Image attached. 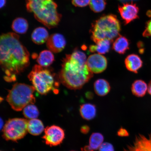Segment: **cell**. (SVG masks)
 <instances>
[{"instance_id": "obj_27", "label": "cell", "mask_w": 151, "mask_h": 151, "mask_svg": "<svg viewBox=\"0 0 151 151\" xmlns=\"http://www.w3.org/2000/svg\"><path fill=\"white\" fill-rule=\"evenodd\" d=\"M99 149V151H114L113 145L108 142L103 143Z\"/></svg>"}, {"instance_id": "obj_8", "label": "cell", "mask_w": 151, "mask_h": 151, "mask_svg": "<svg viewBox=\"0 0 151 151\" xmlns=\"http://www.w3.org/2000/svg\"><path fill=\"white\" fill-rule=\"evenodd\" d=\"M65 137V132L62 128L57 126L52 125L45 128V134L42 138L47 145L55 146L61 144Z\"/></svg>"}, {"instance_id": "obj_7", "label": "cell", "mask_w": 151, "mask_h": 151, "mask_svg": "<svg viewBox=\"0 0 151 151\" xmlns=\"http://www.w3.org/2000/svg\"><path fill=\"white\" fill-rule=\"evenodd\" d=\"M28 121L15 118L9 120L3 129V137L6 140L16 141L23 138L28 132Z\"/></svg>"}, {"instance_id": "obj_3", "label": "cell", "mask_w": 151, "mask_h": 151, "mask_svg": "<svg viewBox=\"0 0 151 151\" xmlns=\"http://www.w3.org/2000/svg\"><path fill=\"white\" fill-rule=\"evenodd\" d=\"M28 12L32 13L36 19L49 28L57 27L62 18L54 0H26Z\"/></svg>"}, {"instance_id": "obj_1", "label": "cell", "mask_w": 151, "mask_h": 151, "mask_svg": "<svg viewBox=\"0 0 151 151\" xmlns=\"http://www.w3.org/2000/svg\"><path fill=\"white\" fill-rule=\"evenodd\" d=\"M0 62L4 80L9 82L16 81L17 76L29 66V52L20 42L18 35L10 32L1 35Z\"/></svg>"}, {"instance_id": "obj_12", "label": "cell", "mask_w": 151, "mask_h": 151, "mask_svg": "<svg viewBox=\"0 0 151 151\" xmlns=\"http://www.w3.org/2000/svg\"><path fill=\"white\" fill-rule=\"evenodd\" d=\"M66 45V41L63 36L60 33L52 34L47 41V48L52 52L58 53L63 50Z\"/></svg>"}, {"instance_id": "obj_2", "label": "cell", "mask_w": 151, "mask_h": 151, "mask_svg": "<svg viewBox=\"0 0 151 151\" xmlns=\"http://www.w3.org/2000/svg\"><path fill=\"white\" fill-rule=\"evenodd\" d=\"M87 60L84 53L77 49L66 55L58 75L60 82L70 89L82 88L93 76L87 65Z\"/></svg>"}, {"instance_id": "obj_11", "label": "cell", "mask_w": 151, "mask_h": 151, "mask_svg": "<svg viewBox=\"0 0 151 151\" xmlns=\"http://www.w3.org/2000/svg\"><path fill=\"white\" fill-rule=\"evenodd\" d=\"M118 10L125 24H127L139 17V9L133 2L124 4L119 6Z\"/></svg>"}, {"instance_id": "obj_26", "label": "cell", "mask_w": 151, "mask_h": 151, "mask_svg": "<svg viewBox=\"0 0 151 151\" xmlns=\"http://www.w3.org/2000/svg\"><path fill=\"white\" fill-rule=\"evenodd\" d=\"M90 0H72V4L76 7H84L87 6Z\"/></svg>"}, {"instance_id": "obj_14", "label": "cell", "mask_w": 151, "mask_h": 151, "mask_svg": "<svg viewBox=\"0 0 151 151\" xmlns=\"http://www.w3.org/2000/svg\"><path fill=\"white\" fill-rule=\"evenodd\" d=\"M49 37L47 30L45 28L41 27L35 28L31 35L33 42L38 45L43 44L47 42Z\"/></svg>"}, {"instance_id": "obj_4", "label": "cell", "mask_w": 151, "mask_h": 151, "mask_svg": "<svg viewBox=\"0 0 151 151\" xmlns=\"http://www.w3.org/2000/svg\"><path fill=\"white\" fill-rule=\"evenodd\" d=\"M28 77L35 90L41 95H46L51 91L55 94L59 92L58 76L48 67L35 65Z\"/></svg>"}, {"instance_id": "obj_19", "label": "cell", "mask_w": 151, "mask_h": 151, "mask_svg": "<svg viewBox=\"0 0 151 151\" xmlns=\"http://www.w3.org/2000/svg\"><path fill=\"white\" fill-rule=\"evenodd\" d=\"M37 61L40 65L43 67H48L54 62V56L50 50H44L40 53Z\"/></svg>"}, {"instance_id": "obj_5", "label": "cell", "mask_w": 151, "mask_h": 151, "mask_svg": "<svg viewBox=\"0 0 151 151\" xmlns=\"http://www.w3.org/2000/svg\"><path fill=\"white\" fill-rule=\"evenodd\" d=\"M121 25L117 17L109 14L101 17L92 24L91 38L95 43L100 40L107 39L112 42L119 35Z\"/></svg>"}, {"instance_id": "obj_28", "label": "cell", "mask_w": 151, "mask_h": 151, "mask_svg": "<svg viewBox=\"0 0 151 151\" xmlns=\"http://www.w3.org/2000/svg\"><path fill=\"white\" fill-rule=\"evenodd\" d=\"M143 36L145 37H151V18L146 23V28L143 33Z\"/></svg>"}, {"instance_id": "obj_10", "label": "cell", "mask_w": 151, "mask_h": 151, "mask_svg": "<svg viewBox=\"0 0 151 151\" xmlns=\"http://www.w3.org/2000/svg\"><path fill=\"white\" fill-rule=\"evenodd\" d=\"M86 65L91 72L99 73L103 72L106 69L107 61L106 58L102 55L94 54L88 57Z\"/></svg>"}, {"instance_id": "obj_6", "label": "cell", "mask_w": 151, "mask_h": 151, "mask_svg": "<svg viewBox=\"0 0 151 151\" xmlns=\"http://www.w3.org/2000/svg\"><path fill=\"white\" fill-rule=\"evenodd\" d=\"M35 90L33 86L16 83L9 91L6 101L14 110L21 111L28 105L35 103L34 93Z\"/></svg>"}, {"instance_id": "obj_20", "label": "cell", "mask_w": 151, "mask_h": 151, "mask_svg": "<svg viewBox=\"0 0 151 151\" xmlns=\"http://www.w3.org/2000/svg\"><path fill=\"white\" fill-rule=\"evenodd\" d=\"M94 88L96 94L100 96L106 95L111 90L109 83L103 79H99L96 81L94 83Z\"/></svg>"}, {"instance_id": "obj_29", "label": "cell", "mask_w": 151, "mask_h": 151, "mask_svg": "<svg viewBox=\"0 0 151 151\" xmlns=\"http://www.w3.org/2000/svg\"><path fill=\"white\" fill-rule=\"evenodd\" d=\"M118 135L119 137H126L129 135V133L126 129L121 128L118 132Z\"/></svg>"}, {"instance_id": "obj_32", "label": "cell", "mask_w": 151, "mask_h": 151, "mask_svg": "<svg viewBox=\"0 0 151 151\" xmlns=\"http://www.w3.org/2000/svg\"><path fill=\"white\" fill-rule=\"evenodd\" d=\"M148 93L151 96V81L149 83L148 88Z\"/></svg>"}, {"instance_id": "obj_23", "label": "cell", "mask_w": 151, "mask_h": 151, "mask_svg": "<svg viewBox=\"0 0 151 151\" xmlns=\"http://www.w3.org/2000/svg\"><path fill=\"white\" fill-rule=\"evenodd\" d=\"M11 27L15 33L19 34H25L28 29V22L25 19L17 18L13 22Z\"/></svg>"}, {"instance_id": "obj_17", "label": "cell", "mask_w": 151, "mask_h": 151, "mask_svg": "<svg viewBox=\"0 0 151 151\" xmlns=\"http://www.w3.org/2000/svg\"><path fill=\"white\" fill-rule=\"evenodd\" d=\"M112 41L107 39L100 40L96 43V45H91L89 47L90 52H97L98 54H104L109 52Z\"/></svg>"}, {"instance_id": "obj_30", "label": "cell", "mask_w": 151, "mask_h": 151, "mask_svg": "<svg viewBox=\"0 0 151 151\" xmlns=\"http://www.w3.org/2000/svg\"><path fill=\"white\" fill-rule=\"evenodd\" d=\"M90 130V128L89 126L88 125H84L81 127V131L82 133L86 134L89 132Z\"/></svg>"}, {"instance_id": "obj_31", "label": "cell", "mask_w": 151, "mask_h": 151, "mask_svg": "<svg viewBox=\"0 0 151 151\" xmlns=\"http://www.w3.org/2000/svg\"><path fill=\"white\" fill-rule=\"evenodd\" d=\"M6 0H1V4H0V7L1 9H2L5 6L6 4Z\"/></svg>"}, {"instance_id": "obj_9", "label": "cell", "mask_w": 151, "mask_h": 151, "mask_svg": "<svg viewBox=\"0 0 151 151\" xmlns=\"http://www.w3.org/2000/svg\"><path fill=\"white\" fill-rule=\"evenodd\" d=\"M124 151H151V133L137 135L133 142L124 149Z\"/></svg>"}, {"instance_id": "obj_15", "label": "cell", "mask_w": 151, "mask_h": 151, "mask_svg": "<svg viewBox=\"0 0 151 151\" xmlns=\"http://www.w3.org/2000/svg\"><path fill=\"white\" fill-rule=\"evenodd\" d=\"M104 137L102 134L99 133H94L91 136L89 145L82 149V151H94L99 149L103 143Z\"/></svg>"}, {"instance_id": "obj_18", "label": "cell", "mask_w": 151, "mask_h": 151, "mask_svg": "<svg viewBox=\"0 0 151 151\" xmlns=\"http://www.w3.org/2000/svg\"><path fill=\"white\" fill-rule=\"evenodd\" d=\"M80 111L83 118L87 120H90L95 117L97 109L94 105L86 103L81 106Z\"/></svg>"}, {"instance_id": "obj_25", "label": "cell", "mask_w": 151, "mask_h": 151, "mask_svg": "<svg viewBox=\"0 0 151 151\" xmlns=\"http://www.w3.org/2000/svg\"><path fill=\"white\" fill-rule=\"evenodd\" d=\"M106 5L105 0H90L89 3L91 9L96 13L102 12L105 9Z\"/></svg>"}, {"instance_id": "obj_13", "label": "cell", "mask_w": 151, "mask_h": 151, "mask_svg": "<svg viewBox=\"0 0 151 151\" xmlns=\"http://www.w3.org/2000/svg\"><path fill=\"white\" fill-rule=\"evenodd\" d=\"M124 63L128 70L135 73H137L143 65V61L140 57L135 54L128 55L126 58Z\"/></svg>"}, {"instance_id": "obj_33", "label": "cell", "mask_w": 151, "mask_h": 151, "mask_svg": "<svg viewBox=\"0 0 151 151\" xmlns=\"http://www.w3.org/2000/svg\"></svg>"}, {"instance_id": "obj_24", "label": "cell", "mask_w": 151, "mask_h": 151, "mask_svg": "<svg viewBox=\"0 0 151 151\" xmlns=\"http://www.w3.org/2000/svg\"><path fill=\"white\" fill-rule=\"evenodd\" d=\"M23 113L26 118L30 120L37 119L39 114L37 107L34 104H29L24 107Z\"/></svg>"}, {"instance_id": "obj_21", "label": "cell", "mask_w": 151, "mask_h": 151, "mask_svg": "<svg viewBox=\"0 0 151 151\" xmlns=\"http://www.w3.org/2000/svg\"><path fill=\"white\" fill-rule=\"evenodd\" d=\"M28 132L31 134L37 136L40 135L44 131V125L40 120L37 119L28 121Z\"/></svg>"}, {"instance_id": "obj_22", "label": "cell", "mask_w": 151, "mask_h": 151, "mask_svg": "<svg viewBox=\"0 0 151 151\" xmlns=\"http://www.w3.org/2000/svg\"><path fill=\"white\" fill-rule=\"evenodd\" d=\"M131 90L134 95L142 97L146 94L148 86L146 83L142 80H136L132 84Z\"/></svg>"}, {"instance_id": "obj_16", "label": "cell", "mask_w": 151, "mask_h": 151, "mask_svg": "<svg viewBox=\"0 0 151 151\" xmlns=\"http://www.w3.org/2000/svg\"><path fill=\"white\" fill-rule=\"evenodd\" d=\"M129 41L127 38L119 35L113 43L112 48L118 53L124 54L129 50Z\"/></svg>"}]
</instances>
